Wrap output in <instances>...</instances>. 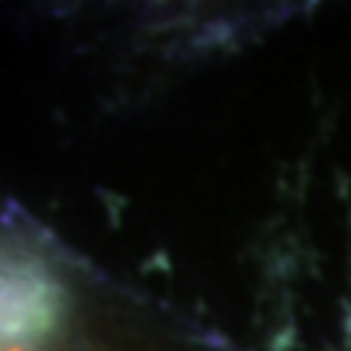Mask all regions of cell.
Here are the masks:
<instances>
[{
    "label": "cell",
    "mask_w": 351,
    "mask_h": 351,
    "mask_svg": "<svg viewBox=\"0 0 351 351\" xmlns=\"http://www.w3.org/2000/svg\"><path fill=\"white\" fill-rule=\"evenodd\" d=\"M3 351H36V348H29V346H9V348H3Z\"/></svg>",
    "instance_id": "cell-1"
}]
</instances>
